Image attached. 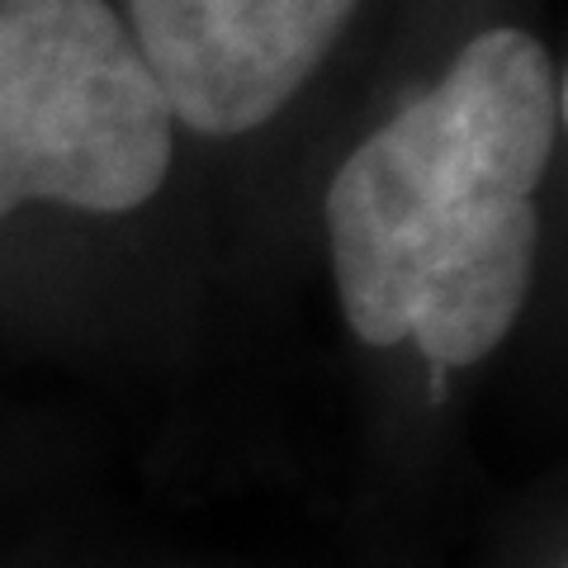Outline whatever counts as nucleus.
Listing matches in <instances>:
<instances>
[{
  "label": "nucleus",
  "instance_id": "2",
  "mask_svg": "<svg viewBox=\"0 0 568 568\" xmlns=\"http://www.w3.org/2000/svg\"><path fill=\"white\" fill-rule=\"evenodd\" d=\"M171 171V110L104 0H0V223L29 200L129 213Z\"/></svg>",
  "mask_w": 568,
  "mask_h": 568
},
{
  "label": "nucleus",
  "instance_id": "1",
  "mask_svg": "<svg viewBox=\"0 0 568 568\" xmlns=\"http://www.w3.org/2000/svg\"><path fill=\"white\" fill-rule=\"evenodd\" d=\"M555 133L549 52L503 24L346 156L323 223L342 313L365 346L417 342L446 369L503 346L536 280V190Z\"/></svg>",
  "mask_w": 568,
  "mask_h": 568
},
{
  "label": "nucleus",
  "instance_id": "3",
  "mask_svg": "<svg viewBox=\"0 0 568 568\" xmlns=\"http://www.w3.org/2000/svg\"><path fill=\"white\" fill-rule=\"evenodd\" d=\"M361 0H129L133 48L166 110L209 138L271 123Z\"/></svg>",
  "mask_w": 568,
  "mask_h": 568
}]
</instances>
